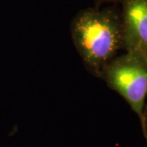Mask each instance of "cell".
<instances>
[{"mask_svg": "<svg viewBox=\"0 0 147 147\" xmlns=\"http://www.w3.org/2000/svg\"><path fill=\"white\" fill-rule=\"evenodd\" d=\"M71 34L86 67L100 77L105 66L123 48L121 11L114 6L81 11L72 21Z\"/></svg>", "mask_w": 147, "mask_h": 147, "instance_id": "6da1fadb", "label": "cell"}, {"mask_svg": "<svg viewBox=\"0 0 147 147\" xmlns=\"http://www.w3.org/2000/svg\"><path fill=\"white\" fill-rule=\"evenodd\" d=\"M100 77L124 98L142 120L147 96V55L137 51L126 52L114 58Z\"/></svg>", "mask_w": 147, "mask_h": 147, "instance_id": "7a4b0ae2", "label": "cell"}, {"mask_svg": "<svg viewBox=\"0 0 147 147\" xmlns=\"http://www.w3.org/2000/svg\"><path fill=\"white\" fill-rule=\"evenodd\" d=\"M123 48L147 55V0H122Z\"/></svg>", "mask_w": 147, "mask_h": 147, "instance_id": "3957f363", "label": "cell"}, {"mask_svg": "<svg viewBox=\"0 0 147 147\" xmlns=\"http://www.w3.org/2000/svg\"><path fill=\"white\" fill-rule=\"evenodd\" d=\"M141 124H142L144 136L147 141V96L146 102H145L144 110H143V115H142V119L141 120Z\"/></svg>", "mask_w": 147, "mask_h": 147, "instance_id": "277c9868", "label": "cell"}, {"mask_svg": "<svg viewBox=\"0 0 147 147\" xmlns=\"http://www.w3.org/2000/svg\"><path fill=\"white\" fill-rule=\"evenodd\" d=\"M122 0H96V7H100V4L105 3H117V2H121Z\"/></svg>", "mask_w": 147, "mask_h": 147, "instance_id": "5b68a950", "label": "cell"}]
</instances>
